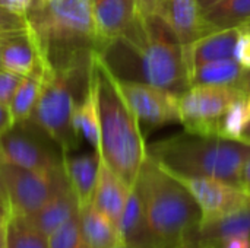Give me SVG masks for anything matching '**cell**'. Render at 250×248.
I'll return each mask as SVG.
<instances>
[{
    "label": "cell",
    "mask_w": 250,
    "mask_h": 248,
    "mask_svg": "<svg viewBox=\"0 0 250 248\" xmlns=\"http://www.w3.org/2000/svg\"><path fill=\"white\" fill-rule=\"evenodd\" d=\"M98 53L117 79L146 83L179 96L189 88L183 47L157 10L139 9L132 28Z\"/></svg>",
    "instance_id": "6da1fadb"
},
{
    "label": "cell",
    "mask_w": 250,
    "mask_h": 248,
    "mask_svg": "<svg viewBox=\"0 0 250 248\" xmlns=\"http://www.w3.org/2000/svg\"><path fill=\"white\" fill-rule=\"evenodd\" d=\"M25 18L48 69L88 67L100 50L92 0H34Z\"/></svg>",
    "instance_id": "7a4b0ae2"
},
{
    "label": "cell",
    "mask_w": 250,
    "mask_h": 248,
    "mask_svg": "<svg viewBox=\"0 0 250 248\" xmlns=\"http://www.w3.org/2000/svg\"><path fill=\"white\" fill-rule=\"evenodd\" d=\"M89 75L95 86L100 117L101 146L98 153L107 167L133 189L146 159V145L139 120L98 51L92 53Z\"/></svg>",
    "instance_id": "3957f363"
},
{
    "label": "cell",
    "mask_w": 250,
    "mask_h": 248,
    "mask_svg": "<svg viewBox=\"0 0 250 248\" xmlns=\"http://www.w3.org/2000/svg\"><path fill=\"white\" fill-rule=\"evenodd\" d=\"M133 189L138 191L157 248H186L198 241L201 209L174 175L146 155Z\"/></svg>",
    "instance_id": "277c9868"
},
{
    "label": "cell",
    "mask_w": 250,
    "mask_h": 248,
    "mask_svg": "<svg viewBox=\"0 0 250 248\" xmlns=\"http://www.w3.org/2000/svg\"><path fill=\"white\" fill-rule=\"evenodd\" d=\"M146 155L173 175L217 178L240 187L250 143L185 132L151 143Z\"/></svg>",
    "instance_id": "5b68a950"
},
{
    "label": "cell",
    "mask_w": 250,
    "mask_h": 248,
    "mask_svg": "<svg viewBox=\"0 0 250 248\" xmlns=\"http://www.w3.org/2000/svg\"><path fill=\"white\" fill-rule=\"evenodd\" d=\"M89 67L53 70L44 75L40 98L28 123L35 124L62 151L70 153L79 146V134L73 124L78 94H85L89 80Z\"/></svg>",
    "instance_id": "8992f818"
},
{
    "label": "cell",
    "mask_w": 250,
    "mask_h": 248,
    "mask_svg": "<svg viewBox=\"0 0 250 248\" xmlns=\"http://www.w3.org/2000/svg\"><path fill=\"white\" fill-rule=\"evenodd\" d=\"M0 171L9 199V212L16 216L34 213L70 187L64 168L56 172H40L0 162Z\"/></svg>",
    "instance_id": "52a82bcc"
},
{
    "label": "cell",
    "mask_w": 250,
    "mask_h": 248,
    "mask_svg": "<svg viewBox=\"0 0 250 248\" xmlns=\"http://www.w3.org/2000/svg\"><path fill=\"white\" fill-rule=\"evenodd\" d=\"M246 95L239 86H190L179 98V121L188 133L218 136V123L227 107Z\"/></svg>",
    "instance_id": "ba28073f"
},
{
    "label": "cell",
    "mask_w": 250,
    "mask_h": 248,
    "mask_svg": "<svg viewBox=\"0 0 250 248\" xmlns=\"http://www.w3.org/2000/svg\"><path fill=\"white\" fill-rule=\"evenodd\" d=\"M0 162L21 168L56 172L63 170V153L34 136L25 124H16L0 136Z\"/></svg>",
    "instance_id": "9c48e42d"
},
{
    "label": "cell",
    "mask_w": 250,
    "mask_h": 248,
    "mask_svg": "<svg viewBox=\"0 0 250 248\" xmlns=\"http://www.w3.org/2000/svg\"><path fill=\"white\" fill-rule=\"evenodd\" d=\"M117 85L139 123L146 127L154 129L179 121V95L141 82L117 79Z\"/></svg>",
    "instance_id": "30bf717a"
},
{
    "label": "cell",
    "mask_w": 250,
    "mask_h": 248,
    "mask_svg": "<svg viewBox=\"0 0 250 248\" xmlns=\"http://www.w3.org/2000/svg\"><path fill=\"white\" fill-rule=\"evenodd\" d=\"M174 177L186 186L196 200L202 221L217 219L250 205V196L239 186L208 177Z\"/></svg>",
    "instance_id": "8fae6325"
},
{
    "label": "cell",
    "mask_w": 250,
    "mask_h": 248,
    "mask_svg": "<svg viewBox=\"0 0 250 248\" xmlns=\"http://www.w3.org/2000/svg\"><path fill=\"white\" fill-rule=\"evenodd\" d=\"M1 69L21 75H45L48 67L29 26L1 35Z\"/></svg>",
    "instance_id": "7c38bea8"
},
{
    "label": "cell",
    "mask_w": 250,
    "mask_h": 248,
    "mask_svg": "<svg viewBox=\"0 0 250 248\" xmlns=\"http://www.w3.org/2000/svg\"><path fill=\"white\" fill-rule=\"evenodd\" d=\"M155 10L166 19L183 48L211 34L198 0H157Z\"/></svg>",
    "instance_id": "4fadbf2b"
},
{
    "label": "cell",
    "mask_w": 250,
    "mask_h": 248,
    "mask_svg": "<svg viewBox=\"0 0 250 248\" xmlns=\"http://www.w3.org/2000/svg\"><path fill=\"white\" fill-rule=\"evenodd\" d=\"M92 12L101 50L132 28L139 15V3L138 0H92Z\"/></svg>",
    "instance_id": "5bb4252c"
},
{
    "label": "cell",
    "mask_w": 250,
    "mask_h": 248,
    "mask_svg": "<svg viewBox=\"0 0 250 248\" xmlns=\"http://www.w3.org/2000/svg\"><path fill=\"white\" fill-rule=\"evenodd\" d=\"M242 28H230L214 31L190 45L183 48V58L186 66L188 77L189 75L199 66L218 61V60H229L234 58V48L239 39Z\"/></svg>",
    "instance_id": "9a60e30c"
},
{
    "label": "cell",
    "mask_w": 250,
    "mask_h": 248,
    "mask_svg": "<svg viewBox=\"0 0 250 248\" xmlns=\"http://www.w3.org/2000/svg\"><path fill=\"white\" fill-rule=\"evenodd\" d=\"M130 190L132 189L101 159L91 205L103 215H105L111 222H114L117 228L126 208Z\"/></svg>",
    "instance_id": "2e32d148"
},
{
    "label": "cell",
    "mask_w": 250,
    "mask_h": 248,
    "mask_svg": "<svg viewBox=\"0 0 250 248\" xmlns=\"http://www.w3.org/2000/svg\"><path fill=\"white\" fill-rule=\"evenodd\" d=\"M101 156L98 152L70 155L63 153V167L69 180V184L81 205L86 206L92 200L95 190Z\"/></svg>",
    "instance_id": "e0dca14e"
},
{
    "label": "cell",
    "mask_w": 250,
    "mask_h": 248,
    "mask_svg": "<svg viewBox=\"0 0 250 248\" xmlns=\"http://www.w3.org/2000/svg\"><path fill=\"white\" fill-rule=\"evenodd\" d=\"M81 212V205L72 190V187L54 196L38 210L25 218L35 229L44 235H51L70 219H73Z\"/></svg>",
    "instance_id": "ac0fdd59"
},
{
    "label": "cell",
    "mask_w": 250,
    "mask_h": 248,
    "mask_svg": "<svg viewBox=\"0 0 250 248\" xmlns=\"http://www.w3.org/2000/svg\"><path fill=\"white\" fill-rule=\"evenodd\" d=\"M119 234L120 243L127 248H157L141 197L135 189L130 190L126 208L119 222Z\"/></svg>",
    "instance_id": "d6986e66"
},
{
    "label": "cell",
    "mask_w": 250,
    "mask_h": 248,
    "mask_svg": "<svg viewBox=\"0 0 250 248\" xmlns=\"http://www.w3.org/2000/svg\"><path fill=\"white\" fill-rule=\"evenodd\" d=\"M233 237L250 238V205L217 219L201 221L198 229L199 241L218 247Z\"/></svg>",
    "instance_id": "ffe728a7"
},
{
    "label": "cell",
    "mask_w": 250,
    "mask_h": 248,
    "mask_svg": "<svg viewBox=\"0 0 250 248\" xmlns=\"http://www.w3.org/2000/svg\"><path fill=\"white\" fill-rule=\"evenodd\" d=\"M81 227L88 248H114L120 244L119 228L91 203L81 208Z\"/></svg>",
    "instance_id": "44dd1931"
},
{
    "label": "cell",
    "mask_w": 250,
    "mask_h": 248,
    "mask_svg": "<svg viewBox=\"0 0 250 248\" xmlns=\"http://www.w3.org/2000/svg\"><path fill=\"white\" fill-rule=\"evenodd\" d=\"M246 70L234 60H218L196 67L188 77L189 88L195 85L207 86H239Z\"/></svg>",
    "instance_id": "7402d4cb"
},
{
    "label": "cell",
    "mask_w": 250,
    "mask_h": 248,
    "mask_svg": "<svg viewBox=\"0 0 250 248\" xmlns=\"http://www.w3.org/2000/svg\"><path fill=\"white\" fill-rule=\"evenodd\" d=\"M73 124L79 137L82 136L94 148L95 152H100V146H101L100 117H98L95 86L91 79V75L88 80V88L75 108Z\"/></svg>",
    "instance_id": "603a6c76"
},
{
    "label": "cell",
    "mask_w": 250,
    "mask_h": 248,
    "mask_svg": "<svg viewBox=\"0 0 250 248\" xmlns=\"http://www.w3.org/2000/svg\"><path fill=\"white\" fill-rule=\"evenodd\" d=\"M202 16L211 32L246 26L250 22V0H221L202 10Z\"/></svg>",
    "instance_id": "cb8c5ba5"
},
{
    "label": "cell",
    "mask_w": 250,
    "mask_h": 248,
    "mask_svg": "<svg viewBox=\"0 0 250 248\" xmlns=\"http://www.w3.org/2000/svg\"><path fill=\"white\" fill-rule=\"evenodd\" d=\"M44 75L23 76L9 102L13 126L28 123L37 107Z\"/></svg>",
    "instance_id": "d4e9b609"
},
{
    "label": "cell",
    "mask_w": 250,
    "mask_h": 248,
    "mask_svg": "<svg viewBox=\"0 0 250 248\" xmlns=\"http://www.w3.org/2000/svg\"><path fill=\"white\" fill-rule=\"evenodd\" d=\"M7 248H50L48 237L25 218L10 215L7 221Z\"/></svg>",
    "instance_id": "484cf974"
},
{
    "label": "cell",
    "mask_w": 250,
    "mask_h": 248,
    "mask_svg": "<svg viewBox=\"0 0 250 248\" xmlns=\"http://www.w3.org/2000/svg\"><path fill=\"white\" fill-rule=\"evenodd\" d=\"M246 96L234 99L227 107L224 114L221 115L220 123H218V136L220 137L231 139V140H240L243 129L250 120Z\"/></svg>",
    "instance_id": "4316f807"
},
{
    "label": "cell",
    "mask_w": 250,
    "mask_h": 248,
    "mask_svg": "<svg viewBox=\"0 0 250 248\" xmlns=\"http://www.w3.org/2000/svg\"><path fill=\"white\" fill-rule=\"evenodd\" d=\"M48 246L50 248H88L81 227V216L76 215L56 232L48 235Z\"/></svg>",
    "instance_id": "83f0119b"
},
{
    "label": "cell",
    "mask_w": 250,
    "mask_h": 248,
    "mask_svg": "<svg viewBox=\"0 0 250 248\" xmlns=\"http://www.w3.org/2000/svg\"><path fill=\"white\" fill-rule=\"evenodd\" d=\"M28 26L25 15L16 13L10 9L0 7V35L19 31Z\"/></svg>",
    "instance_id": "f1b7e54d"
},
{
    "label": "cell",
    "mask_w": 250,
    "mask_h": 248,
    "mask_svg": "<svg viewBox=\"0 0 250 248\" xmlns=\"http://www.w3.org/2000/svg\"><path fill=\"white\" fill-rule=\"evenodd\" d=\"M234 60L246 70L250 72V28L242 26L239 39L234 48Z\"/></svg>",
    "instance_id": "f546056e"
},
{
    "label": "cell",
    "mask_w": 250,
    "mask_h": 248,
    "mask_svg": "<svg viewBox=\"0 0 250 248\" xmlns=\"http://www.w3.org/2000/svg\"><path fill=\"white\" fill-rule=\"evenodd\" d=\"M23 76L7 72L4 69H0V102L9 105L21 79Z\"/></svg>",
    "instance_id": "4dcf8cb0"
},
{
    "label": "cell",
    "mask_w": 250,
    "mask_h": 248,
    "mask_svg": "<svg viewBox=\"0 0 250 248\" xmlns=\"http://www.w3.org/2000/svg\"><path fill=\"white\" fill-rule=\"evenodd\" d=\"M34 0H3V4L6 9H10L16 13L25 15L28 9L32 6Z\"/></svg>",
    "instance_id": "1f68e13d"
},
{
    "label": "cell",
    "mask_w": 250,
    "mask_h": 248,
    "mask_svg": "<svg viewBox=\"0 0 250 248\" xmlns=\"http://www.w3.org/2000/svg\"><path fill=\"white\" fill-rule=\"evenodd\" d=\"M10 127H13L10 108H9V105L0 102V136L3 133H6Z\"/></svg>",
    "instance_id": "d6a6232c"
},
{
    "label": "cell",
    "mask_w": 250,
    "mask_h": 248,
    "mask_svg": "<svg viewBox=\"0 0 250 248\" xmlns=\"http://www.w3.org/2000/svg\"><path fill=\"white\" fill-rule=\"evenodd\" d=\"M217 248H250V238L249 237H233L224 241Z\"/></svg>",
    "instance_id": "836d02e7"
},
{
    "label": "cell",
    "mask_w": 250,
    "mask_h": 248,
    "mask_svg": "<svg viewBox=\"0 0 250 248\" xmlns=\"http://www.w3.org/2000/svg\"><path fill=\"white\" fill-rule=\"evenodd\" d=\"M240 187L250 196V156L246 159L242 174H240Z\"/></svg>",
    "instance_id": "e575fe53"
},
{
    "label": "cell",
    "mask_w": 250,
    "mask_h": 248,
    "mask_svg": "<svg viewBox=\"0 0 250 248\" xmlns=\"http://www.w3.org/2000/svg\"><path fill=\"white\" fill-rule=\"evenodd\" d=\"M9 216L0 218V248H7V221H9Z\"/></svg>",
    "instance_id": "d590c367"
},
{
    "label": "cell",
    "mask_w": 250,
    "mask_h": 248,
    "mask_svg": "<svg viewBox=\"0 0 250 248\" xmlns=\"http://www.w3.org/2000/svg\"><path fill=\"white\" fill-rule=\"evenodd\" d=\"M0 206L6 208L9 210V199H7V193H6V186L3 181V175L0 171Z\"/></svg>",
    "instance_id": "8d00e7d4"
},
{
    "label": "cell",
    "mask_w": 250,
    "mask_h": 248,
    "mask_svg": "<svg viewBox=\"0 0 250 248\" xmlns=\"http://www.w3.org/2000/svg\"><path fill=\"white\" fill-rule=\"evenodd\" d=\"M138 3L142 12H155L157 0H138Z\"/></svg>",
    "instance_id": "74e56055"
},
{
    "label": "cell",
    "mask_w": 250,
    "mask_h": 248,
    "mask_svg": "<svg viewBox=\"0 0 250 248\" xmlns=\"http://www.w3.org/2000/svg\"><path fill=\"white\" fill-rule=\"evenodd\" d=\"M246 26H249L250 28V22ZM240 88L245 89L248 94L250 92V72H246V75H245V77H243V80H242V83H240Z\"/></svg>",
    "instance_id": "f35d334b"
},
{
    "label": "cell",
    "mask_w": 250,
    "mask_h": 248,
    "mask_svg": "<svg viewBox=\"0 0 250 248\" xmlns=\"http://www.w3.org/2000/svg\"><path fill=\"white\" fill-rule=\"evenodd\" d=\"M240 140L245 142V143H250V120L248 121V124L245 126V129H243V133L240 136Z\"/></svg>",
    "instance_id": "ab89813d"
},
{
    "label": "cell",
    "mask_w": 250,
    "mask_h": 248,
    "mask_svg": "<svg viewBox=\"0 0 250 248\" xmlns=\"http://www.w3.org/2000/svg\"><path fill=\"white\" fill-rule=\"evenodd\" d=\"M218 1H221V0H198L201 10H205V9L211 7L212 4H215V3H218Z\"/></svg>",
    "instance_id": "60d3db41"
},
{
    "label": "cell",
    "mask_w": 250,
    "mask_h": 248,
    "mask_svg": "<svg viewBox=\"0 0 250 248\" xmlns=\"http://www.w3.org/2000/svg\"><path fill=\"white\" fill-rule=\"evenodd\" d=\"M186 248H217V247H214V246H211V244H207V243H202V241H195L193 244H190L189 247H186Z\"/></svg>",
    "instance_id": "b9f144b4"
},
{
    "label": "cell",
    "mask_w": 250,
    "mask_h": 248,
    "mask_svg": "<svg viewBox=\"0 0 250 248\" xmlns=\"http://www.w3.org/2000/svg\"><path fill=\"white\" fill-rule=\"evenodd\" d=\"M9 215H10V212H9L6 208L0 206V218H6V216H9Z\"/></svg>",
    "instance_id": "7bdbcfd3"
},
{
    "label": "cell",
    "mask_w": 250,
    "mask_h": 248,
    "mask_svg": "<svg viewBox=\"0 0 250 248\" xmlns=\"http://www.w3.org/2000/svg\"><path fill=\"white\" fill-rule=\"evenodd\" d=\"M114 248H127V247H126L125 244H122V243H120V244H117V246H116Z\"/></svg>",
    "instance_id": "ee69618b"
},
{
    "label": "cell",
    "mask_w": 250,
    "mask_h": 248,
    "mask_svg": "<svg viewBox=\"0 0 250 248\" xmlns=\"http://www.w3.org/2000/svg\"><path fill=\"white\" fill-rule=\"evenodd\" d=\"M0 45H1V35H0ZM0 69H1V60H0Z\"/></svg>",
    "instance_id": "f6af8a7d"
},
{
    "label": "cell",
    "mask_w": 250,
    "mask_h": 248,
    "mask_svg": "<svg viewBox=\"0 0 250 248\" xmlns=\"http://www.w3.org/2000/svg\"><path fill=\"white\" fill-rule=\"evenodd\" d=\"M0 7H4V4H3V0H0Z\"/></svg>",
    "instance_id": "bcb514c9"
}]
</instances>
